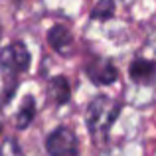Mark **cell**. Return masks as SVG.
<instances>
[{
    "label": "cell",
    "mask_w": 156,
    "mask_h": 156,
    "mask_svg": "<svg viewBox=\"0 0 156 156\" xmlns=\"http://www.w3.org/2000/svg\"><path fill=\"white\" fill-rule=\"evenodd\" d=\"M121 107L115 103L113 99L105 95H99L89 103L87 107V129L89 134L93 136L95 142H105L109 138V130L115 125V121L119 119Z\"/></svg>",
    "instance_id": "6da1fadb"
},
{
    "label": "cell",
    "mask_w": 156,
    "mask_h": 156,
    "mask_svg": "<svg viewBox=\"0 0 156 156\" xmlns=\"http://www.w3.org/2000/svg\"><path fill=\"white\" fill-rule=\"evenodd\" d=\"M46 150L50 156H79V140L67 126H57L46 138Z\"/></svg>",
    "instance_id": "7a4b0ae2"
},
{
    "label": "cell",
    "mask_w": 156,
    "mask_h": 156,
    "mask_svg": "<svg viewBox=\"0 0 156 156\" xmlns=\"http://www.w3.org/2000/svg\"><path fill=\"white\" fill-rule=\"evenodd\" d=\"M30 51L22 42H14L0 50V69L8 75H20L30 67Z\"/></svg>",
    "instance_id": "3957f363"
},
{
    "label": "cell",
    "mask_w": 156,
    "mask_h": 156,
    "mask_svg": "<svg viewBox=\"0 0 156 156\" xmlns=\"http://www.w3.org/2000/svg\"><path fill=\"white\" fill-rule=\"evenodd\" d=\"M85 73H87V77L95 85H103V87L105 85H113L115 81L119 79L117 65L111 59H107V57H97V59H93L91 63L85 67Z\"/></svg>",
    "instance_id": "277c9868"
},
{
    "label": "cell",
    "mask_w": 156,
    "mask_h": 156,
    "mask_svg": "<svg viewBox=\"0 0 156 156\" xmlns=\"http://www.w3.org/2000/svg\"><path fill=\"white\" fill-rule=\"evenodd\" d=\"M129 75L138 85H154L156 83V61L144 59V57H136L130 63Z\"/></svg>",
    "instance_id": "5b68a950"
},
{
    "label": "cell",
    "mask_w": 156,
    "mask_h": 156,
    "mask_svg": "<svg viewBox=\"0 0 156 156\" xmlns=\"http://www.w3.org/2000/svg\"><path fill=\"white\" fill-rule=\"evenodd\" d=\"M48 42H50V46L57 53H61V55H69V53H71L73 38H71V32L65 26H59V24L53 26L50 30V34H48Z\"/></svg>",
    "instance_id": "8992f818"
},
{
    "label": "cell",
    "mask_w": 156,
    "mask_h": 156,
    "mask_svg": "<svg viewBox=\"0 0 156 156\" xmlns=\"http://www.w3.org/2000/svg\"><path fill=\"white\" fill-rule=\"evenodd\" d=\"M71 99V91H69V81L63 75H57L50 79L48 85V101H51L53 105H65Z\"/></svg>",
    "instance_id": "52a82bcc"
},
{
    "label": "cell",
    "mask_w": 156,
    "mask_h": 156,
    "mask_svg": "<svg viewBox=\"0 0 156 156\" xmlns=\"http://www.w3.org/2000/svg\"><path fill=\"white\" fill-rule=\"evenodd\" d=\"M34 117H36V101H34V97L28 95L22 101V107H20L18 115H16V126L20 130H26L34 122Z\"/></svg>",
    "instance_id": "ba28073f"
},
{
    "label": "cell",
    "mask_w": 156,
    "mask_h": 156,
    "mask_svg": "<svg viewBox=\"0 0 156 156\" xmlns=\"http://www.w3.org/2000/svg\"><path fill=\"white\" fill-rule=\"evenodd\" d=\"M115 12V2L113 0H99L95 8L91 12V18L93 20H109Z\"/></svg>",
    "instance_id": "9c48e42d"
},
{
    "label": "cell",
    "mask_w": 156,
    "mask_h": 156,
    "mask_svg": "<svg viewBox=\"0 0 156 156\" xmlns=\"http://www.w3.org/2000/svg\"><path fill=\"white\" fill-rule=\"evenodd\" d=\"M0 156H24V152H22V146L14 138H6L0 144Z\"/></svg>",
    "instance_id": "30bf717a"
},
{
    "label": "cell",
    "mask_w": 156,
    "mask_h": 156,
    "mask_svg": "<svg viewBox=\"0 0 156 156\" xmlns=\"http://www.w3.org/2000/svg\"><path fill=\"white\" fill-rule=\"evenodd\" d=\"M0 38H2V28H0Z\"/></svg>",
    "instance_id": "8fae6325"
}]
</instances>
